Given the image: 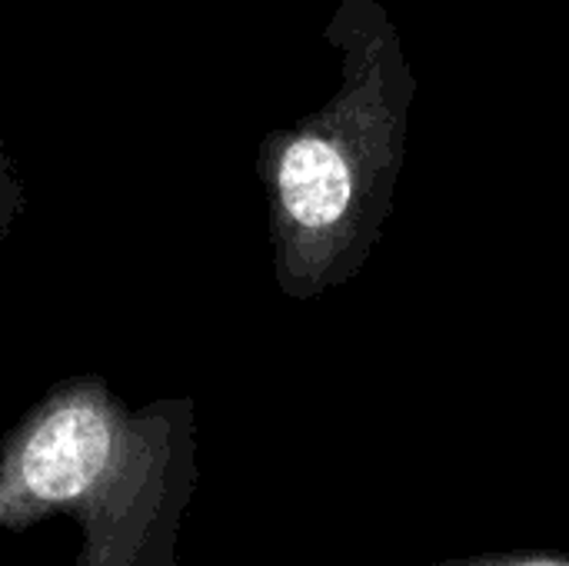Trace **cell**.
I'll return each mask as SVG.
<instances>
[{"label": "cell", "mask_w": 569, "mask_h": 566, "mask_svg": "<svg viewBox=\"0 0 569 566\" xmlns=\"http://www.w3.org/2000/svg\"><path fill=\"white\" fill-rule=\"evenodd\" d=\"M360 23L337 107L293 133L277 160L283 267L300 294L340 284L367 264L407 153L413 67L373 0H360Z\"/></svg>", "instance_id": "obj_1"}, {"label": "cell", "mask_w": 569, "mask_h": 566, "mask_svg": "<svg viewBox=\"0 0 569 566\" xmlns=\"http://www.w3.org/2000/svg\"><path fill=\"white\" fill-rule=\"evenodd\" d=\"M423 566H569V554L557 550H490L470 557H450Z\"/></svg>", "instance_id": "obj_3"}, {"label": "cell", "mask_w": 569, "mask_h": 566, "mask_svg": "<svg viewBox=\"0 0 569 566\" xmlns=\"http://www.w3.org/2000/svg\"><path fill=\"white\" fill-rule=\"evenodd\" d=\"M110 444V420L97 404H63L30 434L20 454V484L47 504L73 500L107 470Z\"/></svg>", "instance_id": "obj_2"}]
</instances>
